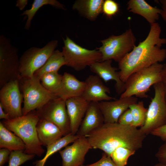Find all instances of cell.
Returning <instances> with one entry per match:
<instances>
[{
    "mask_svg": "<svg viewBox=\"0 0 166 166\" xmlns=\"http://www.w3.org/2000/svg\"><path fill=\"white\" fill-rule=\"evenodd\" d=\"M161 31L158 23L150 25L145 39L135 45L118 62V73L122 81L125 83L133 73L165 60L166 49L161 47L166 44V39L160 37Z\"/></svg>",
    "mask_w": 166,
    "mask_h": 166,
    "instance_id": "1",
    "label": "cell"
},
{
    "mask_svg": "<svg viewBox=\"0 0 166 166\" xmlns=\"http://www.w3.org/2000/svg\"><path fill=\"white\" fill-rule=\"evenodd\" d=\"M146 136L137 127L117 122L104 123L85 137L91 148L101 149L110 156L119 147L136 151L139 150L142 147Z\"/></svg>",
    "mask_w": 166,
    "mask_h": 166,
    "instance_id": "2",
    "label": "cell"
},
{
    "mask_svg": "<svg viewBox=\"0 0 166 166\" xmlns=\"http://www.w3.org/2000/svg\"><path fill=\"white\" fill-rule=\"evenodd\" d=\"M40 118L35 110L26 115L2 122L7 129L20 137L25 145V153L40 157L45 150L38 139L36 129Z\"/></svg>",
    "mask_w": 166,
    "mask_h": 166,
    "instance_id": "3",
    "label": "cell"
},
{
    "mask_svg": "<svg viewBox=\"0 0 166 166\" xmlns=\"http://www.w3.org/2000/svg\"><path fill=\"white\" fill-rule=\"evenodd\" d=\"M163 68V64L156 63L131 75L125 83V90L120 98H148L146 93L151 86L161 81Z\"/></svg>",
    "mask_w": 166,
    "mask_h": 166,
    "instance_id": "4",
    "label": "cell"
},
{
    "mask_svg": "<svg viewBox=\"0 0 166 166\" xmlns=\"http://www.w3.org/2000/svg\"><path fill=\"white\" fill-rule=\"evenodd\" d=\"M19 82L23 98V116L42 107L50 100L57 97L46 89L40 80L34 77H21Z\"/></svg>",
    "mask_w": 166,
    "mask_h": 166,
    "instance_id": "5",
    "label": "cell"
},
{
    "mask_svg": "<svg viewBox=\"0 0 166 166\" xmlns=\"http://www.w3.org/2000/svg\"><path fill=\"white\" fill-rule=\"evenodd\" d=\"M100 42L102 45L97 49L101 54V61L112 60L118 63L136 45V38L129 28L121 35H112Z\"/></svg>",
    "mask_w": 166,
    "mask_h": 166,
    "instance_id": "6",
    "label": "cell"
},
{
    "mask_svg": "<svg viewBox=\"0 0 166 166\" xmlns=\"http://www.w3.org/2000/svg\"><path fill=\"white\" fill-rule=\"evenodd\" d=\"M18 50L8 38L0 36V88L10 81L21 78Z\"/></svg>",
    "mask_w": 166,
    "mask_h": 166,
    "instance_id": "7",
    "label": "cell"
},
{
    "mask_svg": "<svg viewBox=\"0 0 166 166\" xmlns=\"http://www.w3.org/2000/svg\"><path fill=\"white\" fill-rule=\"evenodd\" d=\"M63 42L62 52L65 65L76 71L82 70L96 62L101 61V54L97 49L89 50L82 47L67 36Z\"/></svg>",
    "mask_w": 166,
    "mask_h": 166,
    "instance_id": "8",
    "label": "cell"
},
{
    "mask_svg": "<svg viewBox=\"0 0 166 166\" xmlns=\"http://www.w3.org/2000/svg\"><path fill=\"white\" fill-rule=\"evenodd\" d=\"M58 41L52 40L42 48L33 47L26 50L20 58L21 77H32L42 67L58 46Z\"/></svg>",
    "mask_w": 166,
    "mask_h": 166,
    "instance_id": "9",
    "label": "cell"
},
{
    "mask_svg": "<svg viewBox=\"0 0 166 166\" xmlns=\"http://www.w3.org/2000/svg\"><path fill=\"white\" fill-rule=\"evenodd\" d=\"M155 94L148 109L146 119L140 129L146 136L166 124V100L162 82L153 85Z\"/></svg>",
    "mask_w": 166,
    "mask_h": 166,
    "instance_id": "10",
    "label": "cell"
},
{
    "mask_svg": "<svg viewBox=\"0 0 166 166\" xmlns=\"http://www.w3.org/2000/svg\"><path fill=\"white\" fill-rule=\"evenodd\" d=\"M35 111L40 119H45L57 126L63 136L71 132L65 101L61 98L53 99Z\"/></svg>",
    "mask_w": 166,
    "mask_h": 166,
    "instance_id": "11",
    "label": "cell"
},
{
    "mask_svg": "<svg viewBox=\"0 0 166 166\" xmlns=\"http://www.w3.org/2000/svg\"><path fill=\"white\" fill-rule=\"evenodd\" d=\"M19 81H10L0 90V105L10 119L23 116L21 105L23 98L20 92Z\"/></svg>",
    "mask_w": 166,
    "mask_h": 166,
    "instance_id": "12",
    "label": "cell"
},
{
    "mask_svg": "<svg viewBox=\"0 0 166 166\" xmlns=\"http://www.w3.org/2000/svg\"><path fill=\"white\" fill-rule=\"evenodd\" d=\"M91 147L85 136L79 137L72 144L67 146L59 152L62 159V166H81L85 155Z\"/></svg>",
    "mask_w": 166,
    "mask_h": 166,
    "instance_id": "13",
    "label": "cell"
},
{
    "mask_svg": "<svg viewBox=\"0 0 166 166\" xmlns=\"http://www.w3.org/2000/svg\"><path fill=\"white\" fill-rule=\"evenodd\" d=\"M135 96L127 97L113 101L98 102V105L104 117V123L118 122L120 116L132 104L138 101Z\"/></svg>",
    "mask_w": 166,
    "mask_h": 166,
    "instance_id": "14",
    "label": "cell"
},
{
    "mask_svg": "<svg viewBox=\"0 0 166 166\" xmlns=\"http://www.w3.org/2000/svg\"><path fill=\"white\" fill-rule=\"evenodd\" d=\"M84 81L86 86L81 97L87 101L99 102L116 99L108 95L110 92L109 89L97 75H90Z\"/></svg>",
    "mask_w": 166,
    "mask_h": 166,
    "instance_id": "15",
    "label": "cell"
},
{
    "mask_svg": "<svg viewBox=\"0 0 166 166\" xmlns=\"http://www.w3.org/2000/svg\"><path fill=\"white\" fill-rule=\"evenodd\" d=\"M112 60L96 62L89 66L91 71L101 79L107 83L111 80L115 81V87L117 93L121 95L125 90V83L121 80L118 69L112 66Z\"/></svg>",
    "mask_w": 166,
    "mask_h": 166,
    "instance_id": "16",
    "label": "cell"
},
{
    "mask_svg": "<svg viewBox=\"0 0 166 166\" xmlns=\"http://www.w3.org/2000/svg\"><path fill=\"white\" fill-rule=\"evenodd\" d=\"M104 123V117L98 102H90L76 135L79 137H85Z\"/></svg>",
    "mask_w": 166,
    "mask_h": 166,
    "instance_id": "17",
    "label": "cell"
},
{
    "mask_svg": "<svg viewBox=\"0 0 166 166\" xmlns=\"http://www.w3.org/2000/svg\"><path fill=\"white\" fill-rule=\"evenodd\" d=\"M65 103L70 120L71 132L76 135L89 102L81 97H78L68 99Z\"/></svg>",
    "mask_w": 166,
    "mask_h": 166,
    "instance_id": "18",
    "label": "cell"
},
{
    "mask_svg": "<svg viewBox=\"0 0 166 166\" xmlns=\"http://www.w3.org/2000/svg\"><path fill=\"white\" fill-rule=\"evenodd\" d=\"M85 86V81H81L73 75L65 72L58 97L65 101L71 98L81 97Z\"/></svg>",
    "mask_w": 166,
    "mask_h": 166,
    "instance_id": "19",
    "label": "cell"
},
{
    "mask_svg": "<svg viewBox=\"0 0 166 166\" xmlns=\"http://www.w3.org/2000/svg\"><path fill=\"white\" fill-rule=\"evenodd\" d=\"M36 129L39 140L42 145L47 147L63 136L59 128L54 124L43 119H40Z\"/></svg>",
    "mask_w": 166,
    "mask_h": 166,
    "instance_id": "20",
    "label": "cell"
},
{
    "mask_svg": "<svg viewBox=\"0 0 166 166\" xmlns=\"http://www.w3.org/2000/svg\"><path fill=\"white\" fill-rule=\"evenodd\" d=\"M127 10L144 17L150 25L158 20L161 9L153 7L144 0H130L127 3Z\"/></svg>",
    "mask_w": 166,
    "mask_h": 166,
    "instance_id": "21",
    "label": "cell"
},
{
    "mask_svg": "<svg viewBox=\"0 0 166 166\" xmlns=\"http://www.w3.org/2000/svg\"><path fill=\"white\" fill-rule=\"evenodd\" d=\"M103 0H77L73 3L72 9L85 18L95 21L102 12Z\"/></svg>",
    "mask_w": 166,
    "mask_h": 166,
    "instance_id": "22",
    "label": "cell"
},
{
    "mask_svg": "<svg viewBox=\"0 0 166 166\" xmlns=\"http://www.w3.org/2000/svg\"><path fill=\"white\" fill-rule=\"evenodd\" d=\"M25 145L22 139L6 128L0 122V148H6L11 151H24Z\"/></svg>",
    "mask_w": 166,
    "mask_h": 166,
    "instance_id": "23",
    "label": "cell"
},
{
    "mask_svg": "<svg viewBox=\"0 0 166 166\" xmlns=\"http://www.w3.org/2000/svg\"><path fill=\"white\" fill-rule=\"evenodd\" d=\"M65 65V62L62 52L58 50H55L44 65L34 73V77L40 80L45 74L58 72L61 67Z\"/></svg>",
    "mask_w": 166,
    "mask_h": 166,
    "instance_id": "24",
    "label": "cell"
},
{
    "mask_svg": "<svg viewBox=\"0 0 166 166\" xmlns=\"http://www.w3.org/2000/svg\"><path fill=\"white\" fill-rule=\"evenodd\" d=\"M78 138L76 134L74 135L70 132L48 146L46 147L47 151L45 156L42 159L35 162L34 166H44L49 156L70 143H73Z\"/></svg>",
    "mask_w": 166,
    "mask_h": 166,
    "instance_id": "25",
    "label": "cell"
},
{
    "mask_svg": "<svg viewBox=\"0 0 166 166\" xmlns=\"http://www.w3.org/2000/svg\"><path fill=\"white\" fill-rule=\"evenodd\" d=\"M48 5L57 8L65 10V6L56 0H34L31 8L26 10L20 14L21 16L26 15L27 16V19L24 27L25 29H29L31 21L39 9L44 6Z\"/></svg>",
    "mask_w": 166,
    "mask_h": 166,
    "instance_id": "26",
    "label": "cell"
},
{
    "mask_svg": "<svg viewBox=\"0 0 166 166\" xmlns=\"http://www.w3.org/2000/svg\"><path fill=\"white\" fill-rule=\"evenodd\" d=\"M62 77L63 75L59 74L58 72H51L44 75L40 81L46 89L58 97Z\"/></svg>",
    "mask_w": 166,
    "mask_h": 166,
    "instance_id": "27",
    "label": "cell"
},
{
    "mask_svg": "<svg viewBox=\"0 0 166 166\" xmlns=\"http://www.w3.org/2000/svg\"><path fill=\"white\" fill-rule=\"evenodd\" d=\"M130 109L132 116V126L142 127L144 124L146 118L148 109L145 108L144 102L141 101L130 105Z\"/></svg>",
    "mask_w": 166,
    "mask_h": 166,
    "instance_id": "28",
    "label": "cell"
},
{
    "mask_svg": "<svg viewBox=\"0 0 166 166\" xmlns=\"http://www.w3.org/2000/svg\"><path fill=\"white\" fill-rule=\"evenodd\" d=\"M136 152L135 151L125 147H119L112 152L110 157L117 166H125L128 158L134 155Z\"/></svg>",
    "mask_w": 166,
    "mask_h": 166,
    "instance_id": "29",
    "label": "cell"
},
{
    "mask_svg": "<svg viewBox=\"0 0 166 166\" xmlns=\"http://www.w3.org/2000/svg\"><path fill=\"white\" fill-rule=\"evenodd\" d=\"M35 156L26 153L22 150L11 151L8 160V166H19L27 161L32 159Z\"/></svg>",
    "mask_w": 166,
    "mask_h": 166,
    "instance_id": "30",
    "label": "cell"
},
{
    "mask_svg": "<svg viewBox=\"0 0 166 166\" xmlns=\"http://www.w3.org/2000/svg\"><path fill=\"white\" fill-rule=\"evenodd\" d=\"M119 10L117 3L113 0H104L102 7V12L108 18L115 15Z\"/></svg>",
    "mask_w": 166,
    "mask_h": 166,
    "instance_id": "31",
    "label": "cell"
},
{
    "mask_svg": "<svg viewBox=\"0 0 166 166\" xmlns=\"http://www.w3.org/2000/svg\"><path fill=\"white\" fill-rule=\"evenodd\" d=\"M86 166H118L113 161L111 157L104 152L101 159L97 161Z\"/></svg>",
    "mask_w": 166,
    "mask_h": 166,
    "instance_id": "32",
    "label": "cell"
},
{
    "mask_svg": "<svg viewBox=\"0 0 166 166\" xmlns=\"http://www.w3.org/2000/svg\"><path fill=\"white\" fill-rule=\"evenodd\" d=\"M118 122L124 125L132 126L133 119L131 110L129 108L120 116Z\"/></svg>",
    "mask_w": 166,
    "mask_h": 166,
    "instance_id": "33",
    "label": "cell"
},
{
    "mask_svg": "<svg viewBox=\"0 0 166 166\" xmlns=\"http://www.w3.org/2000/svg\"><path fill=\"white\" fill-rule=\"evenodd\" d=\"M155 156L160 163L166 164V141L159 148Z\"/></svg>",
    "mask_w": 166,
    "mask_h": 166,
    "instance_id": "34",
    "label": "cell"
},
{
    "mask_svg": "<svg viewBox=\"0 0 166 166\" xmlns=\"http://www.w3.org/2000/svg\"><path fill=\"white\" fill-rule=\"evenodd\" d=\"M151 134L160 138L166 141V124L153 131Z\"/></svg>",
    "mask_w": 166,
    "mask_h": 166,
    "instance_id": "35",
    "label": "cell"
},
{
    "mask_svg": "<svg viewBox=\"0 0 166 166\" xmlns=\"http://www.w3.org/2000/svg\"><path fill=\"white\" fill-rule=\"evenodd\" d=\"M11 151L6 148L0 149V166H2L9 160Z\"/></svg>",
    "mask_w": 166,
    "mask_h": 166,
    "instance_id": "36",
    "label": "cell"
},
{
    "mask_svg": "<svg viewBox=\"0 0 166 166\" xmlns=\"http://www.w3.org/2000/svg\"><path fill=\"white\" fill-rule=\"evenodd\" d=\"M159 1L162 7L160 15L166 23V0H160Z\"/></svg>",
    "mask_w": 166,
    "mask_h": 166,
    "instance_id": "37",
    "label": "cell"
},
{
    "mask_svg": "<svg viewBox=\"0 0 166 166\" xmlns=\"http://www.w3.org/2000/svg\"><path fill=\"white\" fill-rule=\"evenodd\" d=\"M27 0H18L16 1V6L20 10H23L28 3Z\"/></svg>",
    "mask_w": 166,
    "mask_h": 166,
    "instance_id": "38",
    "label": "cell"
},
{
    "mask_svg": "<svg viewBox=\"0 0 166 166\" xmlns=\"http://www.w3.org/2000/svg\"><path fill=\"white\" fill-rule=\"evenodd\" d=\"M0 119H4L6 120L10 119L9 115L3 111L1 105H0Z\"/></svg>",
    "mask_w": 166,
    "mask_h": 166,
    "instance_id": "39",
    "label": "cell"
},
{
    "mask_svg": "<svg viewBox=\"0 0 166 166\" xmlns=\"http://www.w3.org/2000/svg\"><path fill=\"white\" fill-rule=\"evenodd\" d=\"M162 83L165 95L166 100V71L163 70L162 80Z\"/></svg>",
    "mask_w": 166,
    "mask_h": 166,
    "instance_id": "40",
    "label": "cell"
},
{
    "mask_svg": "<svg viewBox=\"0 0 166 166\" xmlns=\"http://www.w3.org/2000/svg\"><path fill=\"white\" fill-rule=\"evenodd\" d=\"M152 166H166V164L160 163Z\"/></svg>",
    "mask_w": 166,
    "mask_h": 166,
    "instance_id": "41",
    "label": "cell"
},
{
    "mask_svg": "<svg viewBox=\"0 0 166 166\" xmlns=\"http://www.w3.org/2000/svg\"><path fill=\"white\" fill-rule=\"evenodd\" d=\"M163 69L164 70L166 71V64H163Z\"/></svg>",
    "mask_w": 166,
    "mask_h": 166,
    "instance_id": "42",
    "label": "cell"
},
{
    "mask_svg": "<svg viewBox=\"0 0 166 166\" xmlns=\"http://www.w3.org/2000/svg\"><path fill=\"white\" fill-rule=\"evenodd\" d=\"M81 166H85V165H84L83 164V165H81Z\"/></svg>",
    "mask_w": 166,
    "mask_h": 166,
    "instance_id": "43",
    "label": "cell"
}]
</instances>
